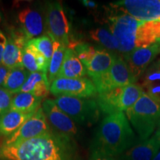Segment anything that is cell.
I'll return each mask as SVG.
<instances>
[{"label":"cell","mask_w":160,"mask_h":160,"mask_svg":"<svg viewBox=\"0 0 160 160\" xmlns=\"http://www.w3.org/2000/svg\"><path fill=\"white\" fill-rule=\"evenodd\" d=\"M2 160H79L75 139L54 131L11 145L2 144Z\"/></svg>","instance_id":"1"},{"label":"cell","mask_w":160,"mask_h":160,"mask_svg":"<svg viewBox=\"0 0 160 160\" xmlns=\"http://www.w3.org/2000/svg\"><path fill=\"white\" fill-rule=\"evenodd\" d=\"M135 133L123 112L108 115L96 131L91 144V157H115L137 142Z\"/></svg>","instance_id":"2"},{"label":"cell","mask_w":160,"mask_h":160,"mask_svg":"<svg viewBox=\"0 0 160 160\" xmlns=\"http://www.w3.org/2000/svg\"><path fill=\"white\" fill-rule=\"evenodd\" d=\"M108 25L119 44L118 51L124 55L135 49L160 43V21H140L120 13L108 18Z\"/></svg>","instance_id":"3"},{"label":"cell","mask_w":160,"mask_h":160,"mask_svg":"<svg viewBox=\"0 0 160 160\" xmlns=\"http://www.w3.org/2000/svg\"><path fill=\"white\" fill-rule=\"evenodd\" d=\"M125 112L139 141L149 139L160 122V105L145 93Z\"/></svg>","instance_id":"4"},{"label":"cell","mask_w":160,"mask_h":160,"mask_svg":"<svg viewBox=\"0 0 160 160\" xmlns=\"http://www.w3.org/2000/svg\"><path fill=\"white\" fill-rule=\"evenodd\" d=\"M68 48L75 52L91 79L108 71L117 58L111 52L82 42H70Z\"/></svg>","instance_id":"5"},{"label":"cell","mask_w":160,"mask_h":160,"mask_svg":"<svg viewBox=\"0 0 160 160\" xmlns=\"http://www.w3.org/2000/svg\"><path fill=\"white\" fill-rule=\"evenodd\" d=\"M145 93L142 88L138 84H130L99 93L97 102L100 111L106 114L127 111L131 108Z\"/></svg>","instance_id":"6"},{"label":"cell","mask_w":160,"mask_h":160,"mask_svg":"<svg viewBox=\"0 0 160 160\" xmlns=\"http://www.w3.org/2000/svg\"><path fill=\"white\" fill-rule=\"evenodd\" d=\"M54 102L78 125L91 126L97 123L99 119L101 111L95 100L61 96Z\"/></svg>","instance_id":"7"},{"label":"cell","mask_w":160,"mask_h":160,"mask_svg":"<svg viewBox=\"0 0 160 160\" xmlns=\"http://www.w3.org/2000/svg\"><path fill=\"white\" fill-rule=\"evenodd\" d=\"M45 25L48 35L53 42L68 47L69 24L59 2H51L48 4L45 11Z\"/></svg>","instance_id":"8"},{"label":"cell","mask_w":160,"mask_h":160,"mask_svg":"<svg viewBox=\"0 0 160 160\" xmlns=\"http://www.w3.org/2000/svg\"><path fill=\"white\" fill-rule=\"evenodd\" d=\"M92 82L99 93L134 83L127 63L122 57H117L108 71L92 79Z\"/></svg>","instance_id":"9"},{"label":"cell","mask_w":160,"mask_h":160,"mask_svg":"<svg viewBox=\"0 0 160 160\" xmlns=\"http://www.w3.org/2000/svg\"><path fill=\"white\" fill-rule=\"evenodd\" d=\"M51 92L58 97L87 99L94 97L97 91L93 82L88 78H57L51 83Z\"/></svg>","instance_id":"10"},{"label":"cell","mask_w":160,"mask_h":160,"mask_svg":"<svg viewBox=\"0 0 160 160\" xmlns=\"http://www.w3.org/2000/svg\"><path fill=\"white\" fill-rule=\"evenodd\" d=\"M111 5L140 21H160V0H123Z\"/></svg>","instance_id":"11"},{"label":"cell","mask_w":160,"mask_h":160,"mask_svg":"<svg viewBox=\"0 0 160 160\" xmlns=\"http://www.w3.org/2000/svg\"><path fill=\"white\" fill-rule=\"evenodd\" d=\"M52 131L42 108H39L14 133L6 138L2 145H11L23 142L48 133Z\"/></svg>","instance_id":"12"},{"label":"cell","mask_w":160,"mask_h":160,"mask_svg":"<svg viewBox=\"0 0 160 160\" xmlns=\"http://www.w3.org/2000/svg\"><path fill=\"white\" fill-rule=\"evenodd\" d=\"M42 108L53 131L75 139L78 135L77 125L65 112L58 107L54 100L46 99L43 102Z\"/></svg>","instance_id":"13"},{"label":"cell","mask_w":160,"mask_h":160,"mask_svg":"<svg viewBox=\"0 0 160 160\" xmlns=\"http://www.w3.org/2000/svg\"><path fill=\"white\" fill-rule=\"evenodd\" d=\"M160 53V43L133 50L124 55L123 59L127 63L133 82L139 81L146 69Z\"/></svg>","instance_id":"14"},{"label":"cell","mask_w":160,"mask_h":160,"mask_svg":"<svg viewBox=\"0 0 160 160\" xmlns=\"http://www.w3.org/2000/svg\"><path fill=\"white\" fill-rule=\"evenodd\" d=\"M18 22L29 41L44 35L46 30L45 17L34 8H25L20 11L18 13Z\"/></svg>","instance_id":"15"},{"label":"cell","mask_w":160,"mask_h":160,"mask_svg":"<svg viewBox=\"0 0 160 160\" xmlns=\"http://www.w3.org/2000/svg\"><path fill=\"white\" fill-rule=\"evenodd\" d=\"M28 42L29 40L21 30L12 31L11 36L8 37V42L2 59V65L8 69L23 67L22 51Z\"/></svg>","instance_id":"16"},{"label":"cell","mask_w":160,"mask_h":160,"mask_svg":"<svg viewBox=\"0 0 160 160\" xmlns=\"http://www.w3.org/2000/svg\"><path fill=\"white\" fill-rule=\"evenodd\" d=\"M160 150V137L154 135L144 141L137 142L120 156L119 160H153Z\"/></svg>","instance_id":"17"},{"label":"cell","mask_w":160,"mask_h":160,"mask_svg":"<svg viewBox=\"0 0 160 160\" xmlns=\"http://www.w3.org/2000/svg\"><path fill=\"white\" fill-rule=\"evenodd\" d=\"M49 92H51V83L48 78V73L39 71L30 73L19 93H29L43 99L48 95Z\"/></svg>","instance_id":"18"},{"label":"cell","mask_w":160,"mask_h":160,"mask_svg":"<svg viewBox=\"0 0 160 160\" xmlns=\"http://www.w3.org/2000/svg\"><path fill=\"white\" fill-rule=\"evenodd\" d=\"M86 74L87 71L75 52L67 48L57 78H82Z\"/></svg>","instance_id":"19"},{"label":"cell","mask_w":160,"mask_h":160,"mask_svg":"<svg viewBox=\"0 0 160 160\" xmlns=\"http://www.w3.org/2000/svg\"><path fill=\"white\" fill-rule=\"evenodd\" d=\"M22 65L29 73L39 71L48 73L49 68L45 58L29 42L22 51Z\"/></svg>","instance_id":"20"},{"label":"cell","mask_w":160,"mask_h":160,"mask_svg":"<svg viewBox=\"0 0 160 160\" xmlns=\"http://www.w3.org/2000/svg\"><path fill=\"white\" fill-rule=\"evenodd\" d=\"M33 114L9 110L0 117V136L6 138L11 136Z\"/></svg>","instance_id":"21"},{"label":"cell","mask_w":160,"mask_h":160,"mask_svg":"<svg viewBox=\"0 0 160 160\" xmlns=\"http://www.w3.org/2000/svg\"><path fill=\"white\" fill-rule=\"evenodd\" d=\"M42 99L29 93H18L12 99L10 110L22 113H35L39 109Z\"/></svg>","instance_id":"22"},{"label":"cell","mask_w":160,"mask_h":160,"mask_svg":"<svg viewBox=\"0 0 160 160\" xmlns=\"http://www.w3.org/2000/svg\"><path fill=\"white\" fill-rule=\"evenodd\" d=\"M29 74V72L24 67L10 69L2 88L8 91L12 94H17L19 93L22 87L27 81Z\"/></svg>","instance_id":"23"},{"label":"cell","mask_w":160,"mask_h":160,"mask_svg":"<svg viewBox=\"0 0 160 160\" xmlns=\"http://www.w3.org/2000/svg\"><path fill=\"white\" fill-rule=\"evenodd\" d=\"M66 49H67L66 46L54 42L53 53L50 62L48 71V78L51 85L58 77L62 65L63 63Z\"/></svg>","instance_id":"24"},{"label":"cell","mask_w":160,"mask_h":160,"mask_svg":"<svg viewBox=\"0 0 160 160\" xmlns=\"http://www.w3.org/2000/svg\"><path fill=\"white\" fill-rule=\"evenodd\" d=\"M89 35L92 40L103 45L110 51H118L119 44L117 40L109 30L104 28H97L91 30L89 32Z\"/></svg>","instance_id":"25"},{"label":"cell","mask_w":160,"mask_h":160,"mask_svg":"<svg viewBox=\"0 0 160 160\" xmlns=\"http://www.w3.org/2000/svg\"><path fill=\"white\" fill-rule=\"evenodd\" d=\"M29 42L33 45L45 58L48 64H50L53 53V44L54 42L48 35L44 34L41 37L30 40Z\"/></svg>","instance_id":"26"},{"label":"cell","mask_w":160,"mask_h":160,"mask_svg":"<svg viewBox=\"0 0 160 160\" xmlns=\"http://www.w3.org/2000/svg\"><path fill=\"white\" fill-rule=\"evenodd\" d=\"M160 82V59L153 62L139 79V85L145 89L151 84Z\"/></svg>","instance_id":"27"},{"label":"cell","mask_w":160,"mask_h":160,"mask_svg":"<svg viewBox=\"0 0 160 160\" xmlns=\"http://www.w3.org/2000/svg\"><path fill=\"white\" fill-rule=\"evenodd\" d=\"M13 94L8 91L0 88V117L5 113H7L11 108V105Z\"/></svg>","instance_id":"28"},{"label":"cell","mask_w":160,"mask_h":160,"mask_svg":"<svg viewBox=\"0 0 160 160\" xmlns=\"http://www.w3.org/2000/svg\"><path fill=\"white\" fill-rule=\"evenodd\" d=\"M146 94L151 97L153 101L160 105V82L151 84L144 89Z\"/></svg>","instance_id":"29"},{"label":"cell","mask_w":160,"mask_h":160,"mask_svg":"<svg viewBox=\"0 0 160 160\" xmlns=\"http://www.w3.org/2000/svg\"><path fill=\"white\" fill-rule=\"evenodd\" d=\"M8 42V37L5 35V33L0 30V65H2V59L5 51L6 45Z\"/></svg>","instance_id":"30"},{"label":"cell","mask_w":160,"mask_h":160,"mask_svg":"<svg viewBox=\"0 0 160 160\" xmlns=\"http://www.w3.org/2000/svg\"><path fill=\"white\" fill-rule=\"evenodd\" d=\"M9 70L10 69L7 68L2 65H0V88H1V86L3 85L4 82H5V80L8 73Z\"/></svg>","instance_id":"31"},{"label":"cell","mask_w":160,"mask_h":160,"mask_svg":"<svg viewBox=\"0 0 160 160\" xmlns=\"http://www.w3.org/2000/svg\"><path fill=\"white\" fill-rule=\"evenodd\" d=\"M90 160H117L114 157H105V156H94L91 157Z\"/></svg>","instance_id":"32"},{"label":"cell","mask_w":160,"mask_h":160,"mask_svg":"<svg viewBox=\"0 0 160 160\" xmlns=\"http://www.w3.org/2000/svg\"><path fill=\"white\" fill-rule=\"evenodd\" d=\"M153 160H160V150L159 151V152L157 153V155L155 156L154 158H153Z\"/></svg>","instance_id":"33"},{"label":"cell","mask_w":160,"mask_h":160,"mask_svg":"<svg viewBox=\"0 0 160 160\" xmlns=\"http://www.w3.org/2000/svg\"><path fill=\"white\" fill-rule=\"evenodd\" d=\"M158 133V134H159V137H160V122H159V125H158V128H157V131H156Z\"/></svg>","instance_id":"34"},{"label":"cell","mask_w":160,"mask_h":160,"mask_svg":"<svg viewBox=\"0 0 160 160\" xmlns=\"http://www.w3.org/2000/svg\"><path fill=\"white\" fill-rule=\"evenodd\" d=\"M3 22V18H2V14L1 11H0V25H1L2 23Z\"/></svg>","instance_id":"35"},{"label":"cell","mask_w":160,"mask_h":160,"mask_svg":"<svg viewBox=\"0 0 160 160\" xmlns=\"http://www.w3.org/2000/svg\"><path fill=\"white\" fill-rule=\"evenodd\" d=\"M2 157V145H0V159Z\"/></svg>","instance_id":"36"}]
</instances>
